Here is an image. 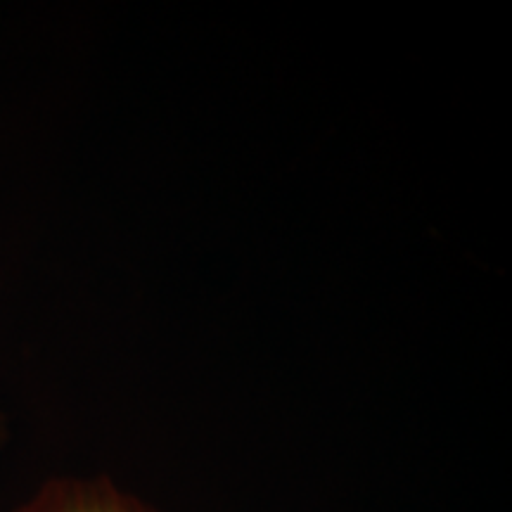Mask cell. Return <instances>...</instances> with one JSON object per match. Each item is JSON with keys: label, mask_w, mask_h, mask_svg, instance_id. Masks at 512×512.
<instances>
[{"label": "cell", "mask_w": 512, "mask_h": 512, "mask_svg": "<svg viewBox=\"0 0 512 512\" xmlns=\"http://www.w3.org/2000/svg\"><path fill=\"white\" fill-rule=\"evenodd\" d=\"M12 512H162L105 475L53 477Z\"/></svg>", "instance_id": "1"}]
</instances>
